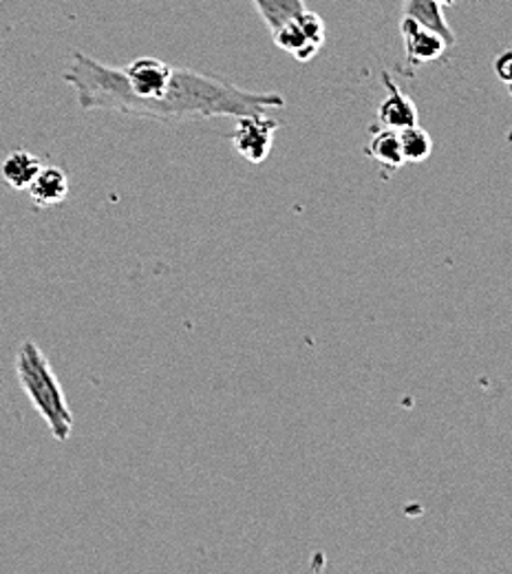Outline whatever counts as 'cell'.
Instances as JSON below:
<instances>
[{"mask_svg":"<svg viewBox=\"0 0 512 574\" xmlns=\"http://www.w3.org/2000/svg\"><path fill=\"white\" fill-rule=\"evenodd\" d=\"M272 38L275 45L283 51H288L290 56H294L299 62H310L318 56L321 47H316L303 32L299 19H290L283 25H279L277 30H272Z\"/></svg>","mask_w":512,"mask_h":574,"instance_id":"obj_9","label":"cell"},{"mask_svg":"<svg viewBox=\"0 0 512 574\" xmlns=\"http://www.w3.org/2000/svg\"><path fill=\"white\" fill-rule=\"evenodd\" d=\"M71 184L69 175L60 167H45L38 171L36 180L27 188L36 208H54L60 206L69 197Z\"/></svg>","mask_w":512,"mask_h":574,"instance_id":"obj_6","label":"cell"},{"mask_svg":"<svg viewBox=\"0 0 512 574\" xmlns=\"http://www.w3.org/2000/svg\"><path fill=\"white\" fill-rule=\"evenodd\" d=\"M281 124L279 119L256 113V115H243L236 117V126L232 130V147L234 151L249 164H264L275 147V137L279 133Z\"/></svg>","mask_w":512,"mask_h":574,"instance_id":"obj_3","label":"cell"},{"mask_svg":"<svg viewBox=\"0 0 512 574\" xmlns=\"http://www.w3.org/2000/svg\"><path fill=\"white\" fill-rule=\"evenodd\" d=\"M508 87V93H510V97H512V82L510 84H505Z\"/></svg>","mask_w":512,"mask_h":574,"instance_id":"obj_15","label":"cell"},{"mask_svg":"<svg viewBox=\"0 0 512 574\" xmlns=\"http://www.w3.org/2000/svg\"><path fill=\"white\" fill-rule=\"evenodd\" d=\"M62 80L73 89L82 111H113L131 117L179 124L212 117L252 115L261 95L225 78L171 67L158 58H138L128 67H110L73 51Z\"/></svg>","mask_w":512,"mask_h":574,"instance_id":"obj_1","label":"cell"},{"mask_svg":"<svg viewBox=\"0 0 512 574\" xmlns=\"http://www.w3.org/2000/svg\"><path fill=\"white\" fill-rule=\"evenodd\" d=\"M366 156L389 173H396L398 169H403L405 158H403V149H400L398 130H394V128L377 130L366 144Z\"/></svg>","mask_w":512,"mask_h":574,"instance_id":"obj_8","label":"cell"},{"mask_svg":"<svg viewBox=\"0 0 512 574\" xmlns=\"http://www.w3.org/2000/svg\"><path fill=\"white\" fill-rule=\"evenodd\" d=\"M438 3H440L442 8H446V5H453V3H455V0H438Z\"/></svg>","mask_w":512,"mask_h":574,"instance_id":"obj_14","label":"cell"},{"mask_svg":"<svg viewBox=\"0 0 512 574\" xmlns=\"http://www.w3.org/2000/svg\"><path fill=\"white\" fill-rule=\"evenodd\" d=\"M382 84L387 89V97L377 106V122L384 128L394 130L416 126L420 122V111L416 102L407 93H403V89L394 82V78L387 71H382Z\"/></svg>","mask_w":512,"mask_h":574,"instance_id":"obj_5","label":"cell"},{"mask_svg":"<svg viewBox=\"0 0 512 574\" xmlns=\"http://www.w3.org/2000/svg\"><path fill=\"white\" fill-rule=\"evenodd\" d=\"M43 169V160L32 151H12L3 162H0V177L12 191H27Z\"/></svg>","mask_w":512,"mask_h":574,"instance_id":"obj_7","label":"cell"},{"mask_svg":"<svg viewBox=\"0 0 512 574\" xmlns=\"http://www.w3.org/2000/svg\"><path fill=\"white\" fill-rule=\"evenodd\" d=\"M494 76L503 82V84H510L512 82V49H505L501 51L497 58H494Z\"/></svg>","mask_w":512,"mask_h":574,"instance_id":"obj_13","label":"cell"},{"mask_svg":"<svg viewBox=\"0 0 512 574\" xmlns=\"http://www.w3.org/2000/svg\"><path fill=\"white\" fill-rule=\"evenodd\" d=\"M252 3L270 30H277L305 10V0H252Z\"/></svg>","mask_w":512,"mask_h":574,"instance_id":"obj_12","label":"cell"},{"mask_svg":"<svg viewBox=\"0 0 512 574\" xmlns=\"http://www.w3.org/2000/svg\"><path fill=\"white\" fill-rule=\"evenodd\" d=\"M14 369L30 404L49 426V434L58 443L71 440L73 411L67 402V393L54 371L51 360L36 341L27 338L19 345Z\"/></svg>","mask_w":512,"mask_h":574,"instance_id":"obj_2","label":"cell"},{"mask_svg":"<svg viewBox=\"0 0 512 574\" xmlns=\"http://www.w3.org/2000/svg\"><path fill=\"white\" fill-rule=\"evenodd\" d=\"M400 34L405 41V54H407V62L411 69L438 62L446 54V49L453 47L440 32L409 16H403Z\"/></svg>","mask_w":512,"mask_h":574,"instance_id":"obj_4","label":"cell"},{"mask_svg":"<svg viewBox=\"0 0 512 574\" xmlns=\"http://www.w3.org/2000/svg\"><path fill=\"white\" fill-rule=\"evenodd\" d=\"M405 164H422L433 156V137L420 124L398 130Z\"/></svg>","mask_w":512,"mask_h":574,"instance_id":"obj_11","label":"cell"},{"mask_svg":"<svg viewBox=\"0 0 512 574\" xmlns=\"http://www.w3.org/2000/svg\"><path fill=\"white\" fill-rule=\"evenodd\" d=\"M403 16H409L435 32H440L451 45L457 43L446 16L444 8L438 3V0H403Z\"/></svg>","mask_w":512,"mask_h":574,"instance_id":"obj_10","label":"cell"}]
</instances>
